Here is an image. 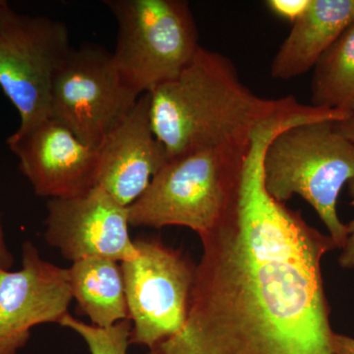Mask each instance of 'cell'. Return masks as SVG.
<instances>
[{"label":"cell","instance_id":"6da1fadb","mask_svg":"<svg viewBox=\"0 0 354 354\" xmlns=\"http://www.w3.org/2000/svg\"><path fill=\"white\" fill-rule=\"evenodd\" d=\"M254 144L234 206L201 235L183 329L148 354H335L322 261L329 235L266 190Z\"/></svg>","mask_w":354,"mask_h":354},{"label":"cell","instance_id":"7a4b0ae2","mask_svg":"<svg viewBox=\"0 0 354 354\" xmlns=\"http://www.w3.org/2000/svg\"><path fill=\"white\" fill-rule=\"evenodd\" d=\"M149 94L153 133L169 160L248 143L268 121L326 109L293 97H258L242 83L230 58L203 46L176 78Z\"/></svg>","mask_w":354,"mask_h":354},{"label":"cell","instance_id":"3957f363","mask_svg":"<svg viewBox=\"0 0 354 354\" xmlns=\"http://www.w3.org/2000/svg\"><path fill=\"white\" fill-rule=\"evenodd\" d=\"M251 144L252 139L169 160L145 193L128 207L130 225H178L199 236L208 232L239 197Z\"/></svg>","mask_w":354,"mask_h":354},{"label":"cell","instance_id":"277c9868","mask_svg":"<svg viewBox=\"0 0 354 354\" xmlns=\"http://www.w3.org/2000/svg\"><path fill=\"white\" fill-rule=\"evenodd\" d=\"M354 178V145L335 129L334 121L297 123L272 137L263 157V181L274 200L295 195L311 205L337 249L348 239L337 203Z\"/></svg>","mask_w":354,"mask_h":354},{"label":"cell","instance_id":"5b68a950","mask_svg":"<svg viewBox=\"0 0 354 354\" xmlns=\"http://www.w3.org/2000/svg\"><path fill=\"white\" fill-rule=\"evenodd\" d=\"M118 24L113 60L140 95L176 78L201 48L184 0H106Z\"/></svg>","mask_w":354,"mask_h":354},{"label":"cell","instance_id":"8992f818","mask_svg":"<svg viewBox=\"0 0 354 354\" xmlns=\"http://www.w3.org/2000/svg\"><path fill=\"white\" fill-rule=\"evenodd\" d=\"M71 50L62 21L19 13L0 0V88L19 113L14 134L50 118L53 79Z\"/></svg>","mask_w":354,"mask_h":354},{"label":"cell","instance_id":"52a82bcc","mask_svg":"<svg viewBox=\"0 0 354 354\" xmlns=\"http://www.w3.org/2000/svg\"><path fill=\"white\" fill-rule=\"evenodd\" d=\"M138 93L102 46L72 48L53 79L50 118L86 145L97 149L134 108Z\"/></svg>","mask_w":354,"mask_h":354},{"label":"cell","instance_id":"ba28073f","mask_svg":"<svg viewBox=\"0 0 354 354\" xmlns=\"http://www.w3.org/2000/svg\"><path fill=\"white\" fill-rule=\"evenodd\" d=\"M134 243L136 257L120 263L132 323L130 344L151 348L183 329L196 266L160 239L142 237Z\"/></svg>","mask_w":354,"mask_h":354},{"label":"cell","instance_id":"9c48e42d","mask_svg":"<svg viewBox=\"0 0 354 354\" xmlns=\"http://www.w3.org/2000/svg\"><path fill=\"white\" fill-rule=\"evenodd\" d=\"M72 300L68 269L44 260L26 241L21 269H0V354H17L37 326L59 324Z\"/></svg>","mask_w":354,"mask_h":354},{"label":"cell","instance_id":"30bf717a","mask_svg":"<svg viewBox=\"0 0 354 354\" xmlns=\"http://www.w3.org/2000/svg\"><path fill=\"white\" fill-rule=\"evenodd\" d=\"M44 239L66 260L106 258L122 263L136 257L128 208L100 186L81 196L48 200Z\"/></svg>","mask_w":354,"mask_h":354},{"label":"cell","instance_id":"8fae6325","mask_svg":"<svg viewBox=\"0 0 354 354\" xmlns=\"http://www.w3.org/2000/svg\"><path fill=\"white\" fill-rule=\"evenodd\" d=\"M6 144L39 197L81 196L97 186V149L53 118L22 134L13 133Z\"/></svg>","mask_w":354,"mask_h":354},{"label":"cell","instance_id":"7c38bea8","mask_svg":"<svg viewBox=\"0 0 354 354\" xmlns=\"http://www.w3.org/2000/svg\"><path fill=\"white\" fill-rule=\"evenodd\" d=\"M97 152V186L128 208L145 193L153 176L169 160L153 133L149 93L139 97Z\"/></svg>","mask_w":354,"mask_h":354},{"label":"cell","instance_id":"4fadbf2b","mask_svg":"<svg viewBox=\"0 0 354 354\" xmlns=\"http://www.w3.org/2000/svg\"><path fill=\"white\" fill-rule=\"evenodd\" d=\"M353 22L354 0H311L272 59V78L290 80L313 69Z\"/></svg>","mask_w":354,"mask_h":354},{"label":"cell","instance_id":"5bb4252c","mask_svg":"<svg viewBox=\"0 0 354 354\" xmlns=\"http://www.w3.org/2000/svg\"><path fill=\"white\" fill-rule=\"evenodd\" d=\"M72 297L77 310L92 325L109 328L128 318L121 266L106 258H86L68 269Z\"/></svg>","mask_w":354,"mask_h":354},{"label":"cell","instance_id":"9a60e30c","mask_svg":"<svg viewBox=\"0 0 354 354\" xmlns=\"http://www.w3.org/2000/svg\"><path fill=\"white\" fill-rule=\"evenodd\" d=\"M313 69L312 106L354 113V22L323 53Z\"/></svg>","mask_w":354,"mask_h":354},{"label":"cell","instance_id":"2e32d148","mask_svg":"<svg viewBox=\"0 0 354 354\" xmlns=\"http://www.w3.org/2000/svg\"><path fill=\"white\" fill-rule=\"evenodd\" d=\"M62 327L73 330L87 344L90 354H127L132 323L129 319L109 328L95 327L67 314L60 321Z\"/></svg>","mask_w":354,"mask_h":354},{"label":"cell","instance_id":"e0dca14e","mask_svg":"<svg viewBox=\"0 0 354 354\" xmlns=\"http://www.w3.org/2000/svg\"><path fill=\"white\" fill-rule=\"evenodd\" d=\"M310 1L311 0H268L265 3L274 15L293 24L308 9Z\"/></svg>","mask_w":354,"mask_h":354},{"label":"cell","instance_id":"ac0fdd59","mask_svg":"<svg viewBox=\"0 0 354 354\" xmlns=\"http://www.w3.org/2000/svg\"><path fill=\"white\" fill-rule=\"evenodd\" d=\"M349 195L354 204V178L348 183ZM348 225V239L339 257V265L344 269H354V218Z\"/></svg>","mask_w":354,"mask_h":354},{"label":"cell","instance_id":"d6986e66","mask_svg":"<svg viewBox=\"0 0 354 354\" xmlns=\"http://www.w3.org/2000/svg\"><path fill=\"white\" fill-rule=\"evenodd\" d=\"M333 344L335 354H354V337L335 333Z\"/></svg>","mask_w":354,"mask_h":354},{"label":"cell","instance_id":"ffe728a7","mask_svg":"<svg viewBox=\"0 0 354 354\" xmlns=\"http://www.w3.org/2000/svg\"><path fill=\"white\" fill-rule=\"evenodd\" d=\"M13 263V255L9 250L8 246H7L1 220H0V269L10 270L12 268Z\"/></svg>","mask_w":354,"mask_h":354},{"label":"cell","instance_id":"44dd1931","mask_svg":"<svg viewBox=\"0 0 354 354\" xmlns=\"http://www.w3.org/2000/svg\"><path fill=\"white\" fill-rule=\"evenodd\" d=\"M335 129L354 145V113L344 120L335 122Z\"/></svg>","mask_w":354,"mask_h":354}]
</instances>
